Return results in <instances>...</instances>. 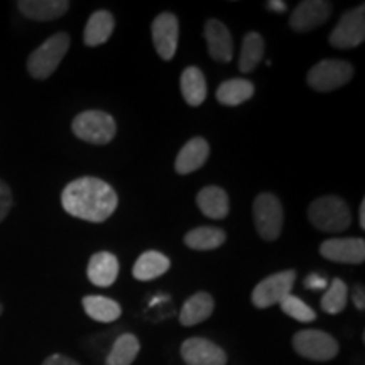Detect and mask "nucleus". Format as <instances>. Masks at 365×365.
<instances>
[{
  "mask_svg": "<svg viewBox=\"0 0 365 365\" xmlns=\"http://www.w3.org/2000/svg\"><path fill=\"white\" fill-rule=\"evenodd\" d=\"M61 205L68 215L90 223H102L117 210L118 196L107 181L85 176L68 182L61 193Z\"/></svg>",
  "mask_w": 365,
  "mask_h": 365,
  "instance_id": "obj_1",
  "label": "nucleus"
},
{
  "mask_svg": "<svg viewBox=\"0 0 365 365\" xmlns=\"http://www.w3.org/2000/svg\"><path fill=\"white\" fill-rule=\"evenodd\" d=\"M308 220L314 228L330 234L345 232L352 223V213L345 200L335 195L319 196L318 200L309 205Z\"/></svg>",
  "mask_w": 365,
  "mask_h": 365,
  "instance_id": "obj_2",
  "label": "nucleus"
},
{
  "mask_svg": "<svg viewBox=\"0 0 365 365\" xmlns=\"http://www.w3.org/2000/svg\"><path fill=\"white\" fill-rule=\"evenodd\" d=\"M70 36L66 33H58L46 39L38 49L31 53L27 58V71L36 80H48L58 66L61 65L63 58L70 49Z\"/></svg>",
  "mask_w": 365,
  "mask_h": 365,
  "instance_id": "obj_3",
  "label": "nucleus"
},
{
  "mask_svg": "<svg viewBox=\"0 0 365 365\" xmlns=\"http://www.w3.org/2000/svg\"><path fill=\"white\" fill-rule=\"evenodd\" d=\"M73 134L83 143L107 145L117 135V122L110 113L102 110H86L73 118Z\"/></svg>",
  "mask_w": 365,
  "mask_h": 365,
  "instance_id": "obj_4",
  "label": "nucleus"
},
{
  "mask_svg": "<svg viewBox=\"0 0 365 365\" xmlns=\"http://www.w3.org/2000/svg\"><path fill=\"white\" fill-rule=\"evenodd\" d=\"M254 223L261 239L274 242L281 237L282 223H284V212L282 205L276 195L261 193L255 196L252 205Z\"/></svg>",
  "mask_w": 365,
  "mask_h": 365,
  "instance_id": "obj_5",
  "label": "nucleus"
},
{
  "mask_svg": "<svg viewBox=\"0 0 365 365\" xmlns=\"http://www.w3.org/2000/svg\"><path fill=\"white\" fill-rule=\"evenodd\" d=\"M291 344L299 357L313 362H328L340 352L339 341L323 330H301L294 333Z\"/></svg>",
  "mask_w": 365,
  "mask_h": 365,
  "instance_id": "obj_6",
  "label": "nucleus"
},
{
  "mask_svg": "<svg viewBox=\"0 0 365 365\" xmlns=\"http://www.w3.org/2000/svg\"><path fill=\"white\" fill-rule=\"evenodd\" d=\"M354 66L344 59H323L308 71L307 81L314 91L328 93L354 78Z\"/></svg>",
  "mask_w": 365,
  "mask_h": 365,
  "instance_id": "obj_7",
  "label": "nucleus"
},
{
  "mask_svg": "<svg viewBox=\"0 0 365 365\" xmlns=\"http://www.w3.org/2000/svg\"><path fill=\"white\" fill-rule=\"evenodd\" d=\"M296 281V271H282L271 274L255 286L252 291V304L259 309H266L276 304H281V301L287 298L293 291Z\"/></svg>",
  "mask_w": 365,
  "mask_h": 365,
  "instance_id": "obj_8",
  "label": "nucleus"
},
{
  "mask_svg": "<svg viewBox=\"0 0 365 365\" xmlns=\"http://www.w3.org/2000/svg\"><path fill=\"white\" fill-rule=\"evenodd\" d=\"M365 39V6L346 11L340 17L339 24L328 36V43L336 49H352L362 44Z\"/></svg>",
  "mask_w": 365,
  "mask_h": 365,
  "instance_id": "obj_9",
  "label": "nucleus"
},
{
  "mask_svg": "<svg viewBox=\"0 0 365 365\" xmlns=\"http://www.w3.org/2000/svg\"><path fill=\"white\" fill-rule=\"evenodd\" d=\"M180 354L186 365H227L228 362L227 352L220 345L202 336H191L182 341Z\"/></svg>",
  "mask_w": 365,
  "mask_h": 365,
  "instance_id": "obj_10",
  "label": "nucleus"
},
{
  "mask_svg": "<svg viewBox=\"0 0 365 365\" xmlns=\"http://www.w3.org/2000/svg\"><path fill=\"white\" fill-rule=\"evenodd\" d=\"M178 41H180V21L175 14L161 12L153 21V43L164 61H171L175 58Z\"/></svg>",
  "mask_w": 365,
  "mask_h": 365,
  "instance_id": "obj_11",
  "label": "nucleus"
},
{
  "mask_svg": "<svg viewBox=\"0 0 365 365\" xmlns=\"http://www.w3.org/2000/svg\"><path fill=\"white\" fill-rule=\"evenodd\" d=\"M331 4L325 0H304L291 14L289 27L296 33H308L318 26L327 24L331 16Z\"/></svg>",
  "mask_w": 365,
  "mask_h": 365,
  "instance_id": "obj_12",
  "label": "nucleus"
},
{
  "mask_svg": "<svg viewBox=\"0 0 365 365\" xmlns=\"http://www.w3.org/2000/svg\"><path fill=\"white\" fill-rule=\"evenodd\" d=\"M319 254L331 262L362 264L365 261V242L359 237L330 239L319 245Z\"/></svg>",
  "mask_w": 365,
  "mask_h": 365,
  "instance_id": "obj_13",
  "label": "nucleus"
},
{
  "mask_svg": "<svg viewBox=\"0 0 365 365\" xmlns=\"http://www.w3.org/2000/svg\"><path fill=\"white\" fill-rule=\"evenodd\" d=\"M205 39L208 54L218 63H230L234 58V39L228 27L218 19H208L205 24Z\"/></svg>",
  "mask_w": 365,
  "mask_h": 365,
  "instance_id": "obj_14",
  "label": "nucleus"
},
{
  "mask_svg": "<svg viewBox=\"0 0 365 365\" xmlns=\"http://www.w3.org/2000/svg\"><path fill=\"white\" fill-rule=\"evenodd\" d=\"M118 259L112 252L100 250L90 257L88 266H86V276L91 284L98 287H108L117 281L118 277Z\"/></svg>",
  "mask_w": 365,
  "mask_h": 365,
  "instance_id": "obj_15",
  "label": "nucleus"
},
{
  "mask_svg": "<svg viewBox=\"0 0 365 365\" xmlns=\"http://www.w3.org/2000/svg\"><path fill=\"white\" fill-rule=\"evenodd\" d=\"M210 156V144L203 137H193L182 145L176 158V173L178 175H191L198 171L207 163Z\"/></svg>",
  "mask_w": 365,
  "mask_h": 365,
  "instance_id": "obj_16",
  "label": "nucleus"
},
{
  "mask_svg": "<svg viewBox=\"0 0 365 365\" xmlns=\"http://www.w3.org/2000/svg\"><path fill=\"white\" fill-rule=\"evenodd\" d=\"M17 7L27 19L46 22L65 16L70 9V2L66 0H19Z\"/></svg>",
  "mask_w": 365,
  "mask_h": 365,
  "instance_id": "obj_17",
  "label": "nucleus"
},
{
  "mask_svg": "<svg viewBox=\"0 0 365 365\" xmlns=\"http://www.w3.org/2000/svg\"><path fill=\"white\" fill-rule=\"evenodd\" d=\"M196 205L202 210L203 215L212 220H223L230 212L227 191L215 185L205 186L200 190V193L196 195Z\"/></svg>",
  "mask_w": 365,
  "mask_h": 365,
  "instance_id": "obj_18",
  "label": "nucleus"
},
{
  "mask_svg": "<svg viewBox=\"0 0 365 365\" xmlns=\"http://www.w3.org/2000/svg\"><path fill=\"white\" fill-rule=\"evenodd\" d=\"M213 309H215V301L212 294L207 291H198V293L190 296L182 304L180 312V323L182 327H195L203 323L205 319L212 317Z\"/></svg>",
  "mask_w": 365,
  "mask_h": 365,
  "instance_id": "obj_19",
  "label": "nucleus"
},
{
  "mask_svg": "<svg viewBox=\"0 0 365 365\" xmlns=\"http://www.w3.org/2000/svg\"><path fill=\"white\" fill-rule=\"evenodd\" d=\"M170 267L171 261L168 255L159 252V250H148L135 261L134 267H132V276L137 281H153L166 274Z\"/></svg>",
  "mask_w": 365,
  "mask_h": 365,
  "instance_id": "obj_20",
  "label": "nucleus"
},
{
  "mask_svg": "<svg viewBox=\"0 0 365 365\" xmlns=\"http://www.w3.org/2000/svg\"><path fill=\"white\" fill-rule=\"evenodd\" d=\"M115 29V19L112 12L97 11L90 16L88 22L85 26L83 43L90 48H97L100 44H105Z\"/></svg>",
  "mask_w": 365,
  "mask_h": 365,
  "instance_id": "obj_21",
  "label": "nucleus"
},
{
  "mask_svg": "<svg viewBox=\"0 0 365 365\" xmlns=\"http://www.w3.org/2000/svg\"><path fill=\"white\" fill-rule=\"evenodd\" d=\"M181 95L190 107H200L207 100V80L203 71L196 66H188L181 73Z\"/></svg>",
  "mask_w": 365,
  "mask_h": 365,
  "instance_id": "obj_22",
  "label": "nucleus"
},
{
  "mask_svg": "<svg viewBox=\"0 0 365 365\" xmlns=\"http://www.w3.org/2000/svg\"><path fill=\"white\" fill-rule=\"evenodd\" d=\"M255 86L252 81L245 78H232L223 81L217 88L218 103L227 105V107H237L254 97Z\"/></svg>",
  "mask_w": 365,
  "mask_h": 365,
  "instance_id": "obj_23",
  "label": "nucleus"
},
{
  "mask_svg": "<svg viewBox=\"0 0 365 365\" xmlns=\"http://www.w3.org/2000/svg\"><path fill=\"white\" fill-rule=\"evenodd\" d=\"M81 303H83V309L88 318L98 323L117 322L122 314L120 304L107 296H85Z\"/></svg>",
  "mask_w": 365,
  "mask_h": 365,
  "instance_id": "obj_24",
  "label": "nucleus"
},
{
  "mask_svg": "<svg viewBox=\"0 0 365 365\" xmlns=\"http://www.w3.org/2000/svg\"><path fill=\"white\" fill-rule=\"evenodd\" d=\"M227 240V234L217 227H196L185 235V245L191 250H215Z\"/></svg>",
  "mask_w": 365,
  "mask_h": 365,
  "instance_id": "obj_25",
  "label": "nucleus"
},
{
  "mask_svg": "<svg viewBox=\"0 0 365 365\" xmlns=\"http://www.w3.org/2000/svg\"><path fill=\"white\" fill-rule=\"evenodd\" d=\"M140 350V341L132 333H122L113 341L110 352L105 359V365H132Z\"/></svg>",
  "mask_w": 365,
  "mask_h": 365,
  "instance_id": "obj_26",
  "label": "nucleus"
},
{
  "mask_svg": "<svg viewBox=\"0 0 365 365\" xmlns=\"http://www.w3.org/2000/svg\"><path fill=\"white\" fill-rule=\"evenodd\" d=\"M264 51H266V44L264 38L259 33H247L242 41V51L239 59V68L242 73H250L259 66L262 61Z\"/></svg>",
  "mask_w": 365,
  "mask_h": 365,
  "instance_id": "obj_27",
  "label": "nucleus"
},
{
  "mask_svg": "<svg viewBox=\"0 0 365 365\" xmlns=\"http://www.w3.org/2000/svg\"><path fill=\"white\" fill-rule=\"evenodd\" d=\"M349 299V287L341 279H333L322 298V309L328 314H339L345 309Z\"/></svg>",
  "mask_w": 365,
  "mask_h": 365,
  "instance_id": "obj_28",
  "label": "nucleus"
},
{
  "mask_svg": "<svg viewBox=\"0 0 365 365\" xmlns=\"http://www.w3.org/2000/svg\"><path fill=\"white\" fill-rule=\"evenodd\" d=\"M281 309L284 312L287 317L296 319L299 323H312L317 319V313L312 307H308L303 299H299L298 296L289 294L287 298L281 301Z\"/></svg>",
  "mask_w": 365,
  "mask_h": 365,
  "instance_id": "obj_29",
  "label": "nucleus"
},
{
  "mask_svg": "<svg viewBox=\"0 0 365 365\" xmlns=\"http://www.w3.org/2000/svg\"><path fill=\"white\" fill-rule=\"evenodd\" d=\"M12 208V191L7 182L0 181V223L6 220Z\"/></svg>",
  "mask_w": 365,
  "mask_h": 365,
  "instance_id": "obj_30",
  "label": "nucleus"
},
{
  "mask_svg": "<svg viewBox=\"0 0 365 365\" xmlns=\"http://www.w3.org/2000/svg\"><path fill=\"white\" fill-rule=\"evenodd\" d=\"M43 365H80V364L76 362V360L66 357V355L54 354V355H49L48 359H44Z\"/></svg>",
  "mask_w": 365,
  "mask_h": 365,
  "instance_id": "obj_31",
  "label": "nucleus"
},
{
  "mask_svg": "<svg viewBox=\"0 0 365 365\" xmlns=\"http://www.w3.org/2000/svg\"><path fill=\"white\" fill-rule=\"evenodd\" d=\"M304 286H307L308 289L317 291V289H325L328 284L325 277H319L317 274H312V276H308L307 281H304Z\"/></svg>",
  "mask_w": 365,
  "mask_h": 365,
  "instance_id": "obj_32",
  "label": "nucleus"
},
{
  "mask_svg": "<svg viewBox=\"0 0 365 365\" xmlns=\"http://www.w3.org/2000/svg\"><path fill=\"white\" fill-rule=\"evenodd\" d=\"M352 298H354V304L355 308L359 309V312H364L365 309V293H364V286L362 284H357L355 286L354 293H352Z\"/></svg>",
  "mask_w": 365,
  "mask_h": 365,
  "instance_id": "obj_33",
  "label": "nucleus"
},
{
  "mask_svg": "<svg viewBox=\"0 0 365 365\" xmlns=\"http://www.w3.org/2000/svg\"><path fill=\"white\" fill-rule=\"evenodd\" d=\"M267 9H271L274 12H286L287 6L281 0H271V2H267Z\"/></svg>",
  "mask_w": 365,
  "mask_h": 365,
  "instance_id": "obj_34",
  "label": "nucleus"
},
{
  "mask_svg": "<svg viewBox=\"0 0 365 365\" xmlns=\"http://www.w3.org/2000/svg\"><path fill=\"white\" fill-rule=\"evenodd\" d=\"M359 222H360V228H362V230H365V200H362V203H360Z\"/></svg>",
  "mask_w": 365,
  "mask_h": 365,
  "instance_id": "obj_35",
  "label": "nucleus"
},
{
  "mask_svg": "<svg viewBox=\"0 0 365 365\" xmlns=\"http://www.w3.org/2000/svg\"><path fill=\"white\" fill-rule=\"evenodd\" d=\"M4 313V307H2V304H0V314H2Z\"/></svg>",
  "mask_w": 365,
  "mask_h": 365,
  "instance_id": "obj_36",
  "label": "nucleus"
}]
</instances>
